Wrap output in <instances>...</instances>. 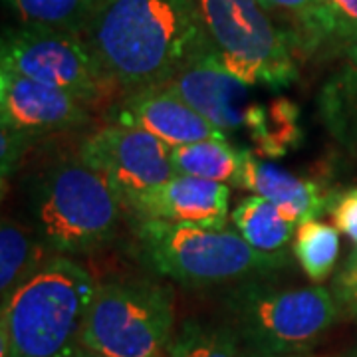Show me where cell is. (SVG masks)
<instances>
[{
  "mask_svg": "<svg viewBox=\"0 0 357 357\" xmlns=\"http://www.w3.org/2000/svg\"><path fill=\"white\" fill-rule=\"evenodd\" d=\"M82 38L128 93L163 86L213 50L195 0H102Z\"/></svg>",
  "mask_w": 357,
  "mask_h": 357,
  "instance_id": "obj_1",
  "label": "cell"
},
{
  "mask_svg": "<svg viewBox=\"0 0 357 357\" xmlns=\"http://www.w3.org/2000/svg\"><path fill=\"white\" fill-rule=\"evenodd\" d=\"M98 284L68 256H54L2 304L0 357H74Z\"/></svg>",
  "mask_w": 357,
  "mask_h": 357,
  "instance_id": "obj_2",
  "label": "cell"
},
{
  "mask_svg": "<svg viewBox=\"0 0 357 357\" xmlns=\"http://www.w3.org/2000/svg\"><path fill=\"white\" fill-rule=\"evenodd\" d=\"M135 250L143 264L191 288L250 282L288 264L286 252H260L234 230H211L161 218L133 217Z\"/></svg>",
  "mask_w": 357,
  "mask_h": 357,
  "instance_id": "obj_3",
  "label": "cell"
},
{
  "mask_svg": "<svg viewBox=\"0 0 357 357\" xmlns=\"http://www.w3.org/2000/svg\"><path fill=\"white\" fill-rule=\"evenodd\" d=\"M34 232L52 252L89 255L117 234L126 206L105 178L79 157L44 171L30 192Z\"/></svg>",
  "mask_w": 357,
  "mask_h": 357,
  "instance_id": "obj_4",
  "label": "cell"
},
{
  "mask_svg": "<svg viewBox=\"0 0 357 357\" xmlns=\"http://www.w3.org/2000/svg\"><path fill=\"white\" fill-rule=\"evenodd\" d=\"M175 340V296L151 280L98 284L74 357H167Z\"/></svg>",
  "mask_w": 357,
  "mask_h": 357,
  "instance_id": "obj_5",
  "label": "cell"
},
{
  "mask_svg": "<svg viewBox=\"0 0 357 357\" xmlns=\"http://www.w3.org/2000/svg\"><path fill=\"white\" fill-rule=\"evenodd\" d=\"M227 304L234 332L258 354H304L340 318L335 296L324 286L274 288L243 282Z\"/></svg>",
  "mask_w": 357,
  "mask_h": 357,
  "instance_id": "obj_6",
  "label": "cell"
},
{
  "mask_svg": "<svg viewBox=\"0 0 357 357\" xmlns=\"http://www.w3.org/2000/svg\"><path fill=\"white\" fill-rule=\"evenodd\" d=\"M222 68L246 86L286 88L298 77L296 54L260 0H195Z\"/></svg>",
  "mask_w": 357,
  "mask_h": 357,
  "instance_id": "obj_7",
  "label": "cell"
},
{
  "mask_svg": "<svg viewBox=\"0 0 357 357\" xmlns=\"http://www.w3.org/2000/svg\"><path fill=\"white\" fill-rule=\"evenodd\" d=\"M0 70L64 89L88 107L103 105L119 89L79 34L48 28L20 24L6 30Z\"/></svg>",
  "mask_w": 357,
  "mask_h": 357,
  "instance_id": "obj_8",
  "label": "cell"
},
{
  "mask_svg": "<svg viewBox=\"0 0 357 357\" xmlns=\"http://www.w3.org/2000/svg\"><path fill=\"white\" fill-rule=\"evenodd\" d=\"M171 149L143 129L112 123L82 141L77 157L114 187L128 211L141 195L177 177Z\"/></svg>",
  "mask_w": 357,
  "mask_h": 357,
  "instance_id": "obj_9",
  "label": "cell"
},
{
  "mask_svg": "<svg viewBox=\"0 0 357 357\" xmlns=\"http://www.w3.org/2000/svg\"><path fill=\"white\" fill-rule=\"evenodd\" d=\"M163 86L222 133L246 128L255 105L250 86L222 68L215 48L195 58Z\"/></svg>",
  "mask_w": 357,
  "mask_h": 357,
  "instance_id": "obj_10",
  "label": "cell"
},
{
  "mask_svg": "<svg viewBox=\"0 0 357 357\" xmlns=\"http://www.w3.org/2000/svg\"><path fill=\"white\" fill-rule=\"evenodd\" d=\"M88 109L64 89L0 70V123L40 137L86 126Z\"/></svg>",
  "mask_w": 357,
  "mask_h": 357,
  "instance_id": "obj_11",
  "label": "cell"
},
{
  "mask_svg": "<svg viewBox=\"0 0 357 357\" xmlns=\"http://www.w3.org/2000/svg\"><path fill=\"white\" fill-rule=\"evenodd\" d=\"M107 117L115 126L143 129L165 141L169 147L204 139H227L222 131L213 128L167 86L131 91L109 105Z\"/></svg>",
  "mask_w": 357,
  "mask_h": 357,
  "instance_id": "obj_12",
  "label": "cell"
},
{
  "mask_svg": "<svg viewBox=\"0 0 357 357\" xmlns=\"http://www.w3.org/2000/svg\"><path fill=\"white\" fill-rule=\"evenodd\" d=\"M229 185L177 175L141 195L128 211L133 217L161 218L169 222L222 230L229 218Z\"/></svg>",
  "mask_w": 357,
  "mask_h": 357,
  "instance_id": "obj_13",
  "label": "cell"
},
{
  "mask_svg": "<svg viewBox=\"0 0 357 357\" xmlns=\"http://www.w3.org/2000/svg\"><path fill=\"white\" fill-rule=\"evenodd\" d=\"M234 187L246 189L276 204L282 215L296 225L316 220L324 211L332 208L333 203V199L321 192L318 183L296 177L278 165L260 159V155L248 149L243 151L241 171Z\"/></svg>",
  "mask_w": 357,
  "mask_h": 357,
  "instance_id": "obj_14",
  "label": "cell"
},
{
  "mask_svg": "<svg viewBox=\"0 0 357 357\" xmlns=\"http://www.w3.org/2000/svg\"><path fill=\"white\" fill-rule=\"evenodd\" d=\"M340 50L342 64L319 89L318 114L333 139L347 151H357V34Z\"/></svg>",
  "mask_w": 357,
  "mask_h": 357,
  "instance_id": "obj_15",
  "label": "cell"
},
{
  "mask_svg": "<svg viewBox=\"0 0 357 357\" xmlns=\"http://www.w3.org/2000/svg\"><path fill=\"white\" fill-rule=\"evenodd\" d=\"M246 129L255 141L256 155L278 159L296 149L302 141L300 109L286 98L255 103L248 114Z\"/></svg>",
  "mask_w": 357,
  "mask_h": 357,
  "instance_id": "obj_16",
  "label": "cell"
},
{
  "mask_svg": "<svg viewBox=\"0 0 357 357\" xmlns=\"http://www.w3.org/2000/svg\"><path fill=\"white\" fill-rule=\"evenodd\" d=\"M46 244L36 232L13 218L2 220L0 229V298L6 304L13 294L44 266Z\"/></svg>",
  "mask_w": 357,
  "mask_h": 357,
  "instance_id": "obj_17",
  "label": "cell"
},
{
  "mask_svg": "<svg viewBox=\"0 0 357 357\" xmlns=\"http://www.w3.org/2000/svg\"><path fill=\"white\" fill-rule=\"evenodd\" d=\"M232 222L246 243L260 252H284V246L290 243L296 222H290L282 215L276 204L252 195L246 197L230 213Z\"/></svg>",
  "mask_w": 357,
  "mask_h": 357,
  "instance_id": "obj_18",
  "label": "cell"
},
{
  "mask_svg": "<svg viewBox=\"0 0 357 357\" xmlns=\"http://www.w3.org/2000/svg\"><path fill=\"white\" fill-rule=\"evenodd\" d=\"M177 175L206 178L225 185H236L243 151L234 149L227 139H204L178 145L171 149Z\"/></svg>",
  "mask_w": 357,
  "mask_h": 357,
  "instance_id": "obj_19",
  "label": "cell"
},
{
  "mask_svg": "<svg viewBox=\"0 0 357 357\" xmlns=\"http://www.w3.org/2000/svg\"><path fill=\"white\" fill-rule=\"evenodd\" d=\"M22 26L84 34L102 0H4Z\"/></svg>",
  "mask_w": 357,
  "mask_h": 357,
  "instance_id": "obj_20",
  "label": "cell"
},
{
  "mask_svg": "<svg viewBox=\"0 0 357 357\" xmlns=\"http://www.w3.org/2000/svg\"><path fill=\"white\" fill-rule=\"evenodd\" d=\"M270 16L278 14L288 20L286 36L292 44L294 54L312 56L324 48V13L326 0H260Z\"/></svg>",
  "mask_w": 357,
  "mask_h": 357,
  "instance_id": "obj_21",
  "label": "cell"
},
{
  "mask_svg": "<svg viewBox=\"0 0 357 357\" xmlns=\"http://www.w3.org/2000/svg\"><path fill=\"white\" fill-rule=\"evenodd\" d=\"M294 256L310 280H326L340 258V230L316 220L300 222L296 229Z\"/></svg>",
  "mask_w": 357,
  "mask_h": 357,
  "instance_id": "obj_22",
  "label": "cell"
},
{
  "mask_svg": "<svg viewBox=\"0 0 357 357\" xmlns=\"http://www.w3.org/2000/svg\"><path fill=\"white\" fill-rule=\"evenodd\" d=\"M167 357H243L238 333L230 328L187 319L175 333Z\"/></svg>",
  "mask_w": 357,
  "mask_h": 357,
  "instance_id": "obj_23",
  "label": "cell"
},
{
  "mask_svg": "<svg viewBox=\"0 0 357 357\" xmlns=\"http://www.w3.org/2000/svg\"><path fill=\"white\" fill-rule=\"evenodd\" d=\"M324 48L342 46L357 34V0H326Z\"/></svg>",
  "mask_w": 357,
  "mask_h": 357,
  "instance_id": "obj_24",
  "label": "cell"
},
{
  "mask_svg": "<svg viewBox=\"0 0 357 357\" xmlns=\"http://www.w3.org/2000/svg\"><path fill=\"white\" fill-rule=\"evenodd\" d=\"M36 137L28 135L24 131L10 128L6 123H0V171H2V185L6 178L16 171L20 159L24 157L28 147Z\"/></svg>",
  "mask_w": 357,
  "mask_h": 357,
  "instance_id": "obj_25",
  "label": "cell"
},
{
  "mask_svg": "<svg viewBox=\"0 0 357 357\" xmlns=\"http://www.w3.org/2000/svg\"><path fill=\"white\" fill-rule=\"evenodd\" d=\"M332 292L340 310L344 307L345 312L357 316V246L340 268Z\"/></svg>",
  "mask_w": 357,
  "mask_h": 357,
  "instance_id": "obj_26",
  "label": "cell"
},
{
  "mask_svg": "<svg viewBox=\"0 0 357 357\" xmlns=\"http://www.w3.org/2000/svg\"><path fill=\"white\" fill-rule=\"evenodd\" d=\"M330 211H332L333 227L357 246V189H349L333 197Z\"/></svg>",
  "mask_w": 357,
  "mask_h": 357,
  "instance_id": "obj_27",
  "label": "cell"
},
{
  "mask_svg": "<svg viewBox=\"0 0 357 357\" xmlns=\"http://www.w3.org/2000/svg\"><path fill=\"white\" fill-rule=\"evenodd\" d=\"M243 357H306L304 354H250Z\"/></svg>",
  "mask_w": 357,
  "mask_h": 357,
  "instance_id": "obj_28",
  "label": "cell"
},
{
  "mask_svg": "<svg viewBox=\"0 0 357 357\" xmlns=\"http://www.w3.org/2000/svg\"><path fill=\"white\" fill-rule=\"evenodd\" d=\"M349 357H357V349H356V351H354V354H351V356H349Z\"/></svg>",
  "mask_w": 357,
  "mask_h": 357,
  "instance_id": "obj_29",
  "label": "cell"
}]
</instances>
